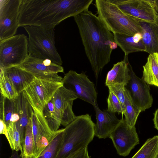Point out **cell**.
Segmentation results:
<instances>
[{
	"instance_id": "6da1fadb",
	"label": "cell",
	"mask_w": 158,
	"mask_h": 158,
	"mask_svg": "<svg viewBox=\"0 0 158 158\" xmlns=\"http://www.w3.org/2000/svg\"><path fill=\"white\" fill-rule=\"evenodd\" d=\"M85 52L96 78L110 61L118 45L114 36L98 16L87 9L74 17Z\"/></svg>"
},
{
	"instance_id": "7a4b0ae2",
	"label": "cell",
	"mask_w": 158,
	"mask_h": 158,
	"mask_svg": "<svg viewBox=\"0 0 158 158\" xmlns=\"http://www.w3.org/2000/svg\"><path fill=\"white\" fill-rule=\"evenodd\" d=\"M94 0H21L19 26H53L88 9Z\"/></svg>"
},
{
	"instance_id": "3957f363",
	"label": "cell",
	"mask_w": 158,
	"mask_h": 158,
	"mask_svg": "<svg viewBox=\"0 0 158 158\" xmlns=\"http://www.w3.org/2000/svg\"><path fill=\"white\" fill-rule=\"evenodd\" d=\"M95 126L88 114L76 116L64 128L62 143L55 158H67L88 147L95 136Z\"/></svg>"
},
{
	"instance_id": "277c9868",
	"label": "cell",
	"mask_w": 158,
	"mask_h": 158,
	"mask_svg": "<svg viewBox=\"0 0 158 158\" xmlns=\"http://www.w3.org/2000/svg\"><path fill=\"white\" fill-rule=\"evenodd\" d=\"M23 27L28 35L29 56L49 60L61 66L62 61L55 45V27L27 26Z\"/></svg>"
},
{
	"instance_id": "5b68a950",
	"label": "cell",
	"mask_w": 158,
	"mask_h": 158,
	"mask_svg": "<svg viewBox=\"0 0 158 158\" xmlns=\"http://www.w3.org/2000/svg\"><path fill=\"white\" fill-rule=\"evenodd\" d=\"M98 16L113 34L133 36L142 33L141 27L135 18L122 11L109 0H95Z\"/></svg>"
},
{
	"instance_id": "8992f818",
	"label": "cell",
	"mask_w": 158,
	"mask_h": 158,
	"mask_svg": "<svg viewBox=\"0 0 158 158\" xmlns=\"http://www.w3.org/2000/svg\"><path fill=\"white\" fill-rule=\"evenodd\" d=\"M62 86L61 81H49L35 77L23 92L33 111L43 114L45 106Z\"/></svg>"
},
{
	"instance_id": "52a82bcc",
	"label": "cell",
	"mask_w": 158,
	"mask_h": 158,
	"mask_svg": "<svg viewBox=\"0 0 158 158\" xmlns=\"http://www.w3.org/2000/svg\"><path fill=\"white\" fill-rule=\"evenodd\" d=\"M28 56V38L24 34L0 41V68L18 66Z\"/></svg>"
},
{
	"instance_id": "ba28073f",
	"label": "cell",
	"mask_w": 158,
	"mask_h": 158,
	"mask_svg": "<svg viewBox=\"0 0 158 158\" xmlns=\"http://www.w3.org/2000/svg\"><path fill=\"white\" fill-rule=\"evenodd\" d=\"M61 82L77 98L94 106L97 103V94L93 82L84 72L78 73L70 70L65 74Z\"/></svg>"
},
{
	"instance_id": "9c48e42d",
	"label": "cell",
	"mask_w": 158,
	"mask_h": 158,
	"mask_svg": "<svg viewBox=\"0 0 158 158\" xmlns=\"http://www.w3.org/2000/svg\"><path fill=\"white\" fill-rule=\"evenodd\" d=\"M21 0H0V41L15 35Z\"/></svg>"
},
{
	"instance_id": "30bf717a",
	"label": "cell",
	"mask_w": 158,
	"mask_h": 158,
	"mask_svg": "<svg viewBox=\"0 0 158 158\" xmlns=\"http://www.w3.org/2000/svg\"><path fill=\"white\" fill-rule=\"evenodd\" d=\"M18 66L36 77L55 81H61L63 78L58 73L64 72L62 66L54 63L49 60L29 56Z\"/></svg>"
},
{
	"instance_id": "8fae6325",
	"label": "cell",
	"mask_w": 158,
	"mask_h": 158,
	"mask_svg": "<svg viewBox=\"0 0 158 158\" xmlns=\"http://www.w3.org/2000/svg\"><path fill=\"white\" fill-rule=\"evenodd\" d=\"M118 153L120 156H128L139 140L135 126L131 127L125 119L122 118L109 137Z\"/></svg>"
},
{
	"instance_id": "7c38bea8",
	"label": "cell",
	"mask_w": 158,
	"mask_h": 158,
	"mask_svg": "<svg viewBox=\"0 0 158 158\" xmlns=\"http://www.w3.org/2000/svg\"><path fill=\"white\" fill-rule=\"evenodd\" d=\"M124 13L151 23H158V12L150 0H109Z\"/></svg>"
},
{
	"instance_id": "4fadbf2b",
	"label": "cell",
	"mask_w": 158,
	"mask_h": 158,
	"mask_svg": "<svg viewBox=\"0 0 158 158\" xmlns=\"http://www.w3.org/2000/svg\"><path fill=\"white\" fill-rule=\"evenodd\" d=\"M34 141V156L37 158L58 132L49 126L43 114L34 111L31 117Z\"/></svg>"
},
{
	"instance_id": "5bb4252c",
	"label": "cell",
	"mask_w": 158,
	"mask_h": 158,
	"mask_svg": "<svg viewBox=\"0 0 158 158\" xmlns=\"http://www.w3.org/2000/svg\"><path fill=\"white\" fill-rule=\"evenodd\" d=\"M131 78L126 86H128L132 98L141 111L150 108L153 99L150 93L149 85L141 78L137 77L130 66Z\"/></svg>"
},
{
	"instance_id": "9a60e30c",
	"label": "cell",
	"mask_w": 158,
	"mask_h": 158,
	"mask_svg": "<svg viewBox=\"0 0 158 158\" xmlns=\"http://www.w3.org/2000/svg\"><path fill=\"white\" fill-rule=\"evenodd\" d=\"M52 99L61 125L65 127L76 118L72 109L73 101L77 98L70 91L63 86L56 92Z\"/></svg>"
},
{
	"instance_id": "2e32d148",
	"label": "cell",
	"mask_w": 158,
	"mask_h": 158,
	"mask_svg": "<svg viewBox=\"0 0 158 158\" xmlns=\"http://www.w3.org/2000/svg\"><path fill=\"white\" fill-rule=\"evenodd\" d=\"M96 113V123L95 127V136L99 139L109 138L112 132L119 123L115 113L107 110H102L97 103L93 106Z\"/></svg>"
},
{
	"instance_id": "e0dca14e",
	"label": "cell",
	"mask_w": 158,
	"mask_h": 158,
	"mask_svg": "<svg viewBox=\"0 0 158 158\" xmlns=\"http://www.w3.org/2000/svg\"><path fill=\"white\" fill-rule=\"evenodd\" d=\"M131 65L128 55H124L123 60L114 64L107 73L105 82L108 86L124 84L127 85L131 78L130 68Z\"/></svg>"
},
{
	"instance_id": "ac0fdd59",
	"label": "cell",
	"mask_w": 158,
	"mask_h": 158,
	"mask_svg": "<svg viewBox=\"0 0 158 158\" xmlns=\"http://www.w3.org/2000/svg\"><path fill=\"white\" fill-rule=\"evenodd\" d=\"M16 112L19 115V120L17 122L20 132L23 148L25 135L26 130L28 123L32 117L33 110L23 92L20 93L15 99Z\"/></svg>"
},
{
	"instance_id": "d6986e66",
	"label": "cell",
	"mask_w": 158,
	"mask_h": 158,
	"mask_svg": "<svg viewBox=\"0 0 158 158\" xmlns=\"http://www.w3.org/2000/svg\"><path fill=\"white\" fill-rule=\"evenodd\" d=\"M142 30V40L145 52L149 54L158 53V23H151L135 18Z\"/></svg>"
},
{
	"instance_id": "ffe728a7",
	"label": "cell",
	"mask_w": 158,
	"mask_h": 158,
	"mask_svg": "<svg viewBox=\"0 0 158 158\" xmlns=\"http://www.w3.org/2000/svg\"><path fill=\"white\" fill-rule=\"evenodd\" d=\"M0 69L11 82L19 94L26 88L35 77L19 66Z\"/></svg>"
},
{
	"instance_id": "44dd1931",
	"label": "cell",
	"mask_w": 158,
	"mask_h": 158,
	"mask_svg": "<svg viewBox=\"0 0 158 158\" xmlns=\"http://www.w3.org/2000/svg\"><path fill=\"white\" fill-rule=\"evenodd\" d=\"M113 34L115 42L125 55H128L133 52H145L141 33H137L133 36L118 33Z\"/></svg>"
},
{
	"instance_id": "7402d4cb",
	"label": "cell",
	"mask_w": 158,
	"mask_h": 158,
	"mask_svg": "<svg viewBox=\"0 0 158 158\" xmlns=\"http://www.w3.org/2000/svg\"><path fill=\"white\" fill-rule=\"evenodd\" d=\"M143 68L142 78L148 85L158 87V53L149 54Z\"/></svg>"
},
{
	"instance_id": "603a6c76",
	"label": "cell",
	"mask_w": 158,
	"mask_h": 158,
	"mask_svg": "<svg viewBox=\"0 0 158 158\" xmlns=\"http://www.w3.org/2000/svg\"><path fill=\"white\" fill-rule=\"evenodd\" d=\"M125 95V109L123 114L127 124L132 127L135 126L138 117L142 111L133 101L130 92L126 86Z\"/></svg>"
},
{
	"instance_id": "cb8c5ba5",
	"label": "cell",
	"mask_w": 158,
	"mask_h": 158,
	"mask_svg": "<svg viewBox=\"0 0 158 158\" xmlns=\"http://www.w3.org/2000/svg\"><path fill=\"white\" fill-rule=\"evenodd\" d=\"M158 154V135L148 139L131 158H156Z\"/></svg>"
},
{
	"instance_id": "d4e9b609",
	"label": "cell",
	"mask_w": 158,
	"mask_h": 158,
	"mask_svg": "<svg viewBox=\"0 0 158 158\" xmlns=\"http://www.w3.org/2000/svg\"><path fill=\"white\" fill-rule=\"evenodd\" d=\"M43 115L52 130L56 131L59 130L61 120L57 114L52 98L44 107Z\"/></svg>"
},
{
	"instance_id": "484cf974",
	"label": "cell",
	"mask_w": 158,
	"mask_h": 158,
	"mask_svg": "<svg viewBox=\"0 0 158 158\" xmlns=\"http://www.w3.org/2000/svg\"><path fill=\"white\" fill-rule=\"evenodd\" d=\"M64 128L59 129L53 138L37 158H55L63 141Z\"/></svg>"
},
{
	"instance_id": "4316f807",
	"label": "cell",
	"mask_w": 158,
	"mask_h": 158,
	"mask_svg": "<svg viewBox=\"0 0 158 158\" xmlns=\"http://www.w3.org/2000/svg\"><path fill=\"white\" fill-rule=\"evenodd\" d=\"M16 112L15 99L10 100L1 95L0 117L6 124L7 128L10 124V119L13 114Z\"/></svg>"
},
{
	"instance_id": "83f0119b",
	"label": "cell",
	"mask_w": 158,
	"mask_h": 158,
	"mask_svg": "<svg viewBox=\"0 0 158 158\" xmlns=\"http://www.w3.org/2000/svg\"><path fill=\"white\" fill-rule=\"evenodd\" d=\"M21 158H32L34 156V141L32 128L31 118L27 126Z\"/></svg>"
},
{
	"instance_id": "f1b7e54d",
	"label": "cell",
	"mask_w": 158,
	"mask_h": 158,
	"mask_svg": "<svg viewBox=\"0 0 158 158\" xmlns=\"http://www.w3.org/2000/svg\"><path fill=\"white\" fill-rule=\"evenodd\" d=\"M0 70L1 95L10 100L15 99L19 94L11 82L4 75L2 69Z\"/></svg>"
},
{
	"instance_id": "f546056e",
	"label": "cell",
	"mask_w": 158,
	"mask_h": 158,
	"mask_svg": "<svg viewBox=\"0 0 158 158\" xmlns=\"http://www.w3.org/2000/svg\"><path fill=\"white\" fill-rule=\"evenodd\" d=\"M8 142L12 151H22L21 135L17 122L11 123L7 128Z\"/></svg>"
},
{
	"instance_id": "4dcf8cb0",
	"label": "cell",
	"mask_w": 158,
	"mask_h": 158,
	"mask_svg": "<svg viewBox=\"0 0 158 158\" xmlns=\"http://www.w3.org/2000/svg\"><path fill=\"white\" fill-rule=\"evenodd\" d=\"M107 109L110 112L123 115V110L121 104L117 97L111 92L109 91V94L107 99Z\"/></svg>"
},
{
	"instance_id": "1f68e13d",
	"label": "cell",
	"mask_w": 158,
	"mask_h": 158,
	"mask_svg": "<svg viewBox=\"0 0 158 158\" xmlns=\"http://www.w3.org/2000/svg\"><path fill=\"white\" fill-rule=\"evenodd\" d=\"M126 86V85L124 84L108 86L109 91L112 92L120 101L123 109V114L125 109V90Z\"/></svg>"
},
{
	"instance_id": "d6a6232c",
	"label": "cell",
	"mask_w": 158,
	"mask_h": 158,
	"mask_svg": "<svg viewBox=\"0 0 158 158\" xmlns=\"http://www.w3.org/2000/svg\"><path fill=\"white\" fill-rule=\"evenodd\" d=\"M67 158H90L88 152V147L80 150Z\"/></svg>"
},
{
	"instance_id": "836d02e7",
	"label": "cell",
	"mask_w": 158,
	"mask_h": 158,
	"mask_svg": "<svg viewBox=\"0 0 158 158\" xmlns=\"http://www.w3.org/2000/svg\"><path fill=\"white\" fill-rule=\"evenodd\" d=\"M0 133L5 135L8 141L9 137L7 128L4 121L1 119H0Z\"/></svg>"
},
{
	"instance_id": "e575fe53",
	"label": "cell",
	"mask_w": 158,
	"mask_h": 158,
	"mask_svg": "<svg viewBox=\"0 0 158 158\" xmlns=\"http://www.w3.org/2000/svg\"><path fill=\"white\" fill-rule=\"evenodd\" d=\"M153 121L155 128L158 131V109L156 110L154 113Z\"/></svg>"
},
{
	"instance_id": "d590c367",
	"label": "cell",
	"mask_w": 158,
	"mask_h": 158,
	"mask_svg": "<svg viewBox=\"0 0 158 158\" xmlns=\"http://www.w3.org/2000/svg\"><path fill=\"white\" fill-rule=\"evenodd\" d=\"M20 119L18 114L16 112L13 114L10 119V123H11L16 122L18 121Z\"/></svg>"
},
{
	"instance_id": "8d00e7d4",
	"label": "cell",
	"mask_w": 158,
	"mask_h": 158,
	"mask_svg": "<svg viewBox=\"0 0 158 158\" xmlns=\"http://www.w3.org/2000/svg\"><path fill=\"white\" fill-rule=\"evenodd\" d=\"M21 157L17 152L15 151H13L10 156L9 158H20Z\"/></svg>"
},
{
	"instance_id": "74e56055",
	"label": "cell",
	"mask_w": 158,
	"mask_h": 158,
	"mask_svg": "<svg viewBox=\"0 0 158 158\" xmlns=\"http://www.w3.org/2000/svg\"><path fill=\"white\" fill-rule=\"evenodd\" d=\"M150 0L151 2L154 6L155 9L158 12V0Z\"/></svg>"
},
{
	"instance_id": "f35d334b",
	"label": "cell",
	"mask_w": 158,
	"mask_h": 158,
	"mask_svg": "<svg viewBox=\"0 0 158 158\" xmlns=\"http://www.w3.org/2000/svg\"><path fill=\"white\" fill-rule=\"evenodd\" d=\"M156 158H158V155H157V156Z\"/></svg>"
}]
</instances>
